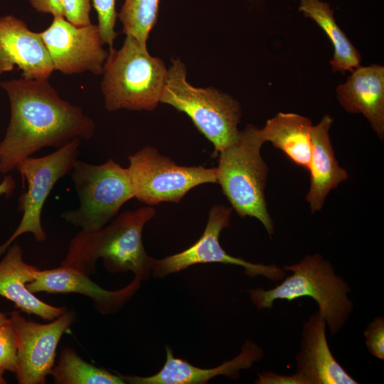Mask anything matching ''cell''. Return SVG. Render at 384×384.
Listing matches in <instances>:
<instances>
[{
	"instance_id": "obj_29",
	"label": "cell",
	"mask_w": 384,
	"mask_h": 384,
	"mask_svg": "<svg viewBox=\"0 0 384 384\" xmlns=\"http://www.w3.org/2000/svg\"><path fill=\"white\" fill-rule=\"evenodd\" d=\"M33 9L42 14H50L55 16H63L62 0H28Z\"/></svg>"
},
{
	"instance_id": "obj_19",
	"label": "cell",
	"mask_w": 384,
	"mask_h": 384,
	"mask_svg": "<svg viewBox=\"0 0 384 384\" xmlns=\"http://www.w3.org/2000/svg\"><path fill=\"white\" fill-rule=\"evenodd\" d=\"M39 269L23 260V250L18 243L11 245L0 261V296L28 314L54 320L66 309L51 306L37 298L28 288Z\"/></svg>"
},
{
	"instance_id": "obj_31",
	"label": "cell",
	"mask_w": 384,
	"mask_h": 384,
	"mask_svg": "<svg viewBox=\"0 0 384 384\" xmlns=\"http://www.w3.org/2000/svg\"><path fill=\"white\" fill-rule=\"evenodd\" d=\"M9 321L10 319L6 314L0 312V326L9 322Z\"/></svg>"
},
{
	"instance_id": "obj_8",
	"label": "cell",
	"mask_w": 384,
	"mask_h": 384,
	"mask_svg": "<svg viewBox=\"0 0 384 384\" xmlns=\"http://www.w3.org/2000/svg\"><path fill=\"white\" fill-rule=\"evenodd\" d=\"M128 160L134 198L149 206L178 203L192 188L217 183L215 168L178 165L151 146L129 156Z\"/></svg>"
},
{
	"instance_id": "obj_22",
	"label": "cell",
	"mask_w": 384,
	"mask_h": 384,
	"mask_svg": "<svg viewBox=\"0 0 384 384\" xmlns=\"http://www.w3.org/2000/svg\"><path fill=\"white\" fill-rule=\"evenodd\" d=\"M60 384H124L119 373L113 374L82 360L69 348L63 350L60 361L51 372Z\"/></svg>"
},
{
	"instance_id": "obj_30",
	"label": "cell",
	"mask_w": 384,
	"mask_h": 384,
	"mask_svg": "<svg viewBox=\"0 0 384 384\" xmlns=\"http://www.w3.org/2000/svg\"><path fill=\"white\" fill-rule=\"evenodd\" d=\"M15 188V180L10 175H6L0 183V196L4 195L6 197L11 196Z\"/></svg>"
},
{
	"instance_id": "obj_2",
	"label": "cell",
	"mask_w": 384,
	"mask_h": 384,
	"mask_svg": "<svg viewBox=\"0 0 384 384\" xmlns=\"http://www.w3.org/2000/svg\"><path fill=\"white\" fill-rule=\"evenodd\" d=\"M155 215L151 206H144L122 212L99 230H80L71 240L61 265L88 275L102 258L110 273L132 272L141 281L147 280L155 259L144 247L142 230Z\"/></svg>"
},
{
	"instance_id": "obj_26",
	"label": "cell",
	"mask_w": 384,
	"mask_h": 384,
	"mask_svg": "<svg viewBox=\"0 0 384 384\" xmlns=\"http://www.w3.org/2000/svg\"><path fill=\"white\" fill-rule=\"evenodd\" d=\"M364 337L369 353L374 357L384 359V317H375L365 329Z\"/></svg>"
},
{
	"instance_id": "obj_25",
	"label": "cell",
	"mask_w": 384,
	"mask_h": 384,
	"mask_svg": "<svg viewBox=\"0 0 384 384\" xmlns=\"http://www.w3.org/2000/svg\"><path fill=\"white\" fill-rule=\"evenodd\" d=\"M10 319V318H9ZM18 347L14 325L10 321L0 326V368L15 373Z\"/></svg>"
},
{
	"instance_id": "obj_11",
	"label": "cell",
	"mask_w": 384,
	"mask_h": 384,
	"mask_svg": "<svg viewBox=\"0 0 384 384\" xmlns=\"http://www.w3.org/2000/svg\"><path fill=\"white\" fill-rule=\"evenodd\" d=\"M40 34L54 70L66 75L86 71L102 74L108 53L102 48L97 25L75 26L63 16H55Z\"/></svg>"
},
{
	"instance_id": "obj_27",
	"label": "cell",
	"mask_w": 384,
	"mask_h": 384,
	"mask_svg": "<svg viewBox=\"0 0 384 384\" xmlns=\"http://www.w3.org/2000/svg\"><path fill=\"white\" fill-rule=\"evenodd\" d=\"M64 18L75 26H87L91 23L90 14L92 0H62Z\"/></svg>"
},
{
	"instance_id": "obj_3",
	"label": "cell",
	"mask_w": 384,
	"mask_h": 384,
	"mask_svg": "<svg viewBox=\"0 0 384 384\" xmlns=\"http://www.w3.org/2000/svg\"><path fill=\"white\" fill-rule=\"evenodd\" d=\"M284 271L292 272L277 286L270 289L258 287L247 290L257 309H271L277 299L292 302L309 297L318 304V311L324 319L332 336L344 326L353 310L348 297L349 284L337 275L331 262L319 253L307 255L300 261L286 265Z\"/></svg>"
},
{
	"instance_id": "obj_7",
	"label": "cell",
	"mask_w": 384,
	"mask_h": 384,
	"mask_svg": "<svg viewBox=\"0 0 384 384\" xmlns=\"http://www.w3.org/2000/svg\"><path fill=\"white\" fill-rule=\"evenodd\" d=\"M80 206L61 213L67 223L90 232L107 225L134 198L127 168L110 159L101 164L77 159L70 173Z\"/></svg>"
},
{
	"instance_id": "obj_28",
	"label": "cell",
	"mask_w": 384,
	"mask_h": 384,
	"mask_svg": "<svg viewBox=\"0 0 384 384\" xmlns=\"http://www.w3.org/2000/svg\"><path fill=\"white\" fill-rule=\"evenodd\" d=\"M257 384H301L298 376L294 373L290 375H279L272 371L258 374V379L255 381Z\"/></svg>"
},
{
	"instance_id": "obj_21",
	"label": "cell",
	"mask_w": 384,
	"mask_h": 384,
	"mask_svg": "<svg viewBox=\"0 0 384 384\" xmlns=\"http://www.w3.org/2000/svg\"><path fill=\"white\" fill-rule=\"evenodd\" d=\"M299 11L311 18L324 31L334 46V56L329 63L332 72H352L360 66L358 50L336 22L334 10L329 3L320 0H300Z\"/></svg>"
},
{
	"instance_id": "obj_5",
	"label": "cell",
	"mask_w": 384,
	"mask_h": 384,
	"mask_svg": "<svg viewBox=\"0 0 384 384\" xmlns=\"http://www.w3.org/2000/svg\"><path fill=\"white\" fill-rule=\"evenodd\" d=\"M264 143L255 125L240 130L238 139L218 154L216 178L238 215L257 218L272 238L274 226L265 195L268 167L260 152Z\"/></svg>"
},
{
	"instance_id": "obj_17",
	"label": "cell",
	"mask_w": 384,
	"mask_h": 384,
	"mask_svg": "<svg viewBox=\"0 0 384 384\" xmlns=\"http://www.w3.org/2000/svg\"><path fill=\"white\" fill-rule=\"evenodd\" d=\"M338 100L350 113L362 114L380 139L384 137V67L358 66L336 89Z\"/></svg>"
},
{
	"instance_id": "obj_14",
	"label": "cell",
	"mask_w": 384,
	"mask_h": 384,
	"mask_svg": "<svg viewBox=\"0 0 384 384\" xmlns=\"http://www.w3.org/2000/svg\"><path fill=\"white\" fill-rule=\"evenodd\" d=\"M326 327V321L318 311L304 323L295 374L301 384H358L333 356Z\"/></svg>"
},
{
	"instance_id": "obj_15",
	"label": "cell",
	"mask_w": 384,
	"mask_h": 384,
	"mask_svg": "<svg viewBox=\"0 0 384 384\" xmlns=\"http://www.w3.org/2000/svg\"><path fill=\"white\" fill-rule=\"evenodd\" d=\"M166 361L156 374L142 377L119 374L125 383L131 384H204L209 380L224 375L236 380L242 370L250 368L254 363L260 361L264 352L261 347L251 341H246L240 353L233 359L212 368H201L174 356L170 347L166 346Z\"/></svg>"
},
{
	"instance_id": "obj_24",
	"label": "cell",
	"mask_w": 384,
	"mask_h": 384,
	"mask_svg": "<svg viewBox=\"0 0 384 384\" xmlns=\"http://www.w3.org/2000/svg\"><path fill=\"white\" fill-rule=\"evenodd\" d=\"M97 12L98 28L103 44L112 47L118 33L114 31L117 13L115 9L116 0H92Z\"/></svg>"
},
{
	"instance_id": "obj_20",
	"label": "cell",
	"mask_w": 384,
	"mask_h": 384,
	"mask_svg": "<svg viewBox=\"0 0 384 384\" xmlns=\"http://www.w3.org/2000/svg\"><path fill=\"white\" fill-rule=\"evenodd\" d=\"M311 120L292 112H279L267 120L260 134L294 164L309 170L311 154Z\"/></svg>"
},
{
	"instance_id": "obj_9",
	"label": "cell",
	"mask_w": 384,
	"mask_h": 384,
	"mask_svg": "<svg viewBox=\"0 0 384 384\" xmlns=\"http://www.w3.org/2000/svg\"><path fill=\"white\" fill-rule=\"evenodd\" d=\"M80 139H75L55 151L41 157H28L16 167L27 190L18 198L23 212L19 225L9 239L0 245V257L14 240L24 233H32L38 242L46 239L41 223L44 203L58 180L71 172L79 154Z\"/></svg>"
},
{
	"instance_id": "obj_13",
	"label": "cell",
	"mask_w": 384,
	"mask_h": 384,
	"mask_svg": "<svg viewBox=\"0 0 384 384\" xmlns=\"http://www.w3.org/2000/svg\"><path fill=\"white\" fill-rule=\"evenodd\" d=\"M26 80H48L54 71L40 33L13 15L0 18V75L14 68Z\"/></svg>"
},
{
	"instance_id": "obj_10",
	"label": "cell",
	"mask_w": 384,
	"mask_h": 384,
	"mask_svg": "<svg viewBox=\"0 0 384 384\" xmlns=\"http://www.w3.org/2000/svg\"><path fill=\"white\" fill-rule=\"evenodd\" d=\"M233 208L214 205L209 210L208 222L201 237L188 248L163 259L155 260L151 274L162 279L196 264L223 263L242 267L250 277L262 275L278 281L286 277L282 267L275 265L252 263L226 252L219 242L222 230L230 225Z\"/></svg>"
},
{
	"instance_id": "obj_33",
	"label": "cell",
	"mask_w": 384,
	"mask_h": 384,
	"mask_svg": "<svg viewBox=\"0 0 384 384\" xmlns=\"http://www.w3.org/2000/svg\"><path fill=\"white\" fill-rule=\"evenodd\" d=\"M1 369V368H0Z\"/></svg>"
},
{
	"instance_id": "obj_32",
	"label": "cell",
	"mask_w": 384,
	"mask_h": 384,
	"mask_svg": "<svg viewBox=\"0 0 384 384\" xmlns=\"http://www.w3.org/2000/svg\"><path fill=\"white\" fill-rule=\"evenodd\" d=\"M4 370L0 369V384L6 383V380L4 378Z\"/></svg>"
},
{
	"instance_id": "obj_12",
	"label": "cell",
	"mask_w": 384,
	"mask_h": 384,
	"mask_svg": "<svg viewBox=\"0 0 384 384\" xmlns=\"http://www.w3.org/2000/svg\"><path fill=\"white\" fill-rule=\"evenodd\" d=\"M18 347L16 376L20 384L44 383L51 374L58 343L74 319V313L65 310L48 324L26 319L18 311L10 314Z\"/></svg>"
},
{
	"instance_id": "obj_4",
	"label": "cell",
	"mask_w": 384,
	"mask_h": 384,
	"mask_svg": "<svg viewBox=\"0 0 384 384\" xmlns=\"http://www.w3.org/2000/svg\"><path fill=\"white\" fill-rule=\"evenodd\" d=\"M168 69L151 56L146 45L126 36L122 46L110 50L101 82L105 108L151 111L160 102Z\"/></svg>"
},
{
	"instance_id": "obj_23",
	"label": "cell",
	"mask_w": 384,
	"mask_h": 384,
	"mask_svg": "<svg viewBox=\"0 0 384 384\" xmlns=\"http://www.w3.org/2000/svg\"><path fill=\"white\" fill-rule=\"evenodd\" d=\"M160 0H124L117 14L126 36L146 45L149 35L156 23Z\"/></svg>"
},
{
	"instance_id": "obj_16",
	"label": "cell",
	"mask_w": 384,
	"mask_h": 384,
	"mask_svg": "<svg viewBox=\"0 0 384 384\" xmlns=\"http://www.w3.org/2000/svg\"><path fill=\"white\" fill-rule=\"evenodd\" d=\"M141 279H134L124 288L110 291L92 282L88 275L73 268L61 265L59 267L41 270L35 279L28 283L27 288L32 292L78 293L92 299L96 309L102 314L117 312L137 292Z\"/></svg>"
},
{
	"instance_id": "obj_1",
	"label": "cell",
	"mask_w": 384,
	"mask_h": 384,
	"mask_svg": "<svg viewBox=\"0 0 384 384\" xmlns=\"http://www.w3.org/2000/svg\"><path fill=\"white\" fill-rule=\"evenodd\" d=\"M11 105V117L0 142V173L6 174L46 147L56 149L73 139L89 140L94 121L82 110L61 99L48 80L0 82Z\"/></svg>"
},
{
	"instance_id": "obj_6",
	"label": "cell",
	"mask_w": 384,
	"mask_h": 384,
	"mask_svg": "<svg viewBox=\"0 0 384 384\" xmlns=\"http://www.w3.org/2000/svg\"><path fill=\"white\" fill-rule=\"evenodd\" d=\"M160 102L183 112L196 127L213 144L212 157L238 137L241 119L240 103L230 95L213 87H196L186 79V68L174 60L168 73Z\"/></svg>"
},
{
	"instance_id": "obj_18",
	"label": "cell",
	"mask_w": 384,
	"mask_h": 384,
	"mask_svg": "<svg viewBox=\"0 0 384 384\" xmlns=\"http://www.w3.org/2000/svg\"><path fill=\"white\" fill-rule=\"evenodd\" d=\"M333 121L326 114L311 128L310 188L305 197L311 213L321 210L330 191L348 178V171L338 164L330 139Z\"/></svg>"
}]
</instances>
